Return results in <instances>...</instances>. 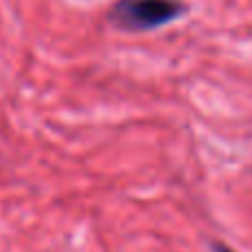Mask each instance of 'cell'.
Listing matches in <instances>:
<instances>
[{"label":"cell","mask_w":252,"mask_h":252,"mask_svg":"<svg viewBox=\"0 0 252 252\" xmlns=\"http://www.w3.org/2000/svg\"><path fill=\"white\" fill-rule=\"evenodd\" d=\"M186 13L182 0H118L109 18L118 29L151 31L175 22Z\"/></svg>","instance_id":"obj_1"},{"label":"cell","mask_w":252,"mask_h":252,"mask_svg":"<svg viewBox=\"0 0 252 252\" xmlns=\"http://www.w3.org/2000/svg\"><path fill=\"white\" fill-rule=\"evenodd\" d=\"M213 252H235V250H230L228 246H223V244H213Z\"/></svg>","instance_id":"obj_2"}]
</instances>
